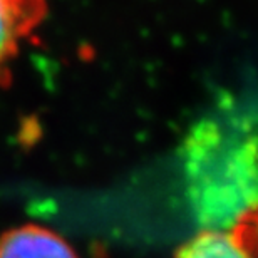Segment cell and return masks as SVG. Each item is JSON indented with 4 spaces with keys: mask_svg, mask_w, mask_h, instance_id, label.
Here are the masks:
<instances>
[{
    "mask_svg": "<svg viewBox=\"0 0 258 258\" xmlns=\"http://www.w3.org/2000/svg\"><path fill=\"white\" fill-rule=\"evenodd\" d=\"M0 258H79L55 231L39 225H24L0 236Z\"/></svg>",
    "mask_w": 258,
    "mask_h": 258,
    "instance_id": "cell-1",
    "label": "cell"
},
{
    "mask_svg": "<svg viewBox=\"0 0 258 258\" xmlns=\"http://www.w3.org/2000/svg\"><path fill=\"white\" fill-rule=\"evenodd\" d=\"M44 0H0V69L12 57L19 40L39 24Z\"/></svg>",
    "mask_w": 258,
    "mask_h": 258,
    "instance_id": "cell-2",
    "label": "cell"
},
{
    "mask_svg": "<svg viewBox=\"0 0 258 258\" xmlns=\"http://www.w3.org/2000/svg\"><path fill=\"white\" fill-rule=\"evenodd\" d=\"M173 258H255L233 230H203L176 250Z\"/></svg>",
    "mask_w": 258,
    "mask_h": 258,
    "instance_id": "cell-3",
    "label": "cell"
},
{
    "mask_svg": "<svg viewBox=\"0 0 258 258\" xmlns=\"http://www.w3.org/2000/svg\"><path fill=\"white\" fill-rule=\"evenodd\" d=\"M233 231L240 236L246 248L251 251V255L258 258V208L255 211H251L248 216H245L236 225V228Z\"/></svg>",
    "mask_w": 258,
    "mask_h": 258,
    "instance_id": "cell-4",
    "label": "cell"
}]
</instances>
